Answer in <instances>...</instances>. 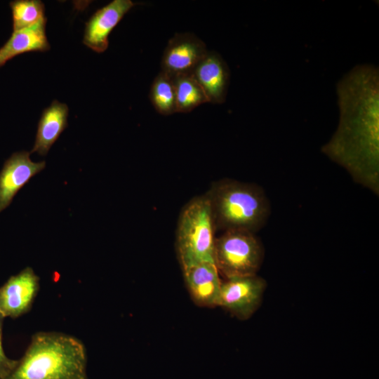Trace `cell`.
Masks as SVG:
<instances>
[{
  "mask_svg": "<svg viewBox=\"0 0 379 379\" xmlns=\"http://www.w3.org/2000/svg\"><path fill=\"white\" fill-rule=\"evenodd\" d=\"M46 21L45 18L32 26L13 31L9 39L0 48V67L22 53L48 51L50 44L46 34Z\"/></svg>",
  "mask_w": 379,
  "mask_h": 379,
  "instance_id": "4fadbf2b",
  "label": "cell"
},
{
  "mask_svg": "<svg viewBox=\"0 0 379 379\" xmlns=\"http://www.w3.org/2000/svg\"><path fill=\"white\" fill-rule=\"evenodd\" d=\"M4 317L0 313V379H6L16 367L18 359L8 357L3 347Z\"/></svg>",
  "mask_w": 379,
  "mask_h": 379,
  "instance_id": "ac0fdd59",
  "label": "cell"
},
{
  "mask_svg": "<svg viewBox=\"0 0 379 379\" xmlns=\"http://www.w3.org/2000/svg\"><path fill=\"white\" fill-rule=\"evenodd\" d=\"M340 119L321 152L355 182L379 193V71L358 65L337 84Z\"/></svg>",
  "mask_w": 379,
  "mask_h": 379,
  "instance_id": "6da1fadb",
  "label": "cell"
},
{
  "mask_svg": "<svg viewBox=\"0 0 379 379\" xmlns=\"http://www.w3.org/2000/svg\"><path fill=\"white\" fill-rule=\"evenodd\" d=\"M175 90L176 112L186 113L208 102L199 83L191 74L173 77Z\"/></svg>",
  "mask_w": 379,
  "mask_h": 379,
  "instance_id": "9a60e30c",
  "label": "cell"
},
{
  "mask_svg": "<svg viewBox=\"0 0 379 379\" xmlns=\"http://www.w3.org/2000/svg\"><path fill=\"white\" fill-rule=\"evenodd\" d=\"M86 347L77 338L39 331L6 379H88Z\"/></svg>",
  "mask_w": 379,
  "mask_h": 379,
  "instance_id": "7a4b0ae2",
  "label": "cell"
},
{
  "mask_svg": "<svg viewBox=\"0 0 379 379\" xmlns=\"http://www.w3.org/2000/svg\"><path fill=\"white\" fill-rule=\"evenodd\" d=\"M39 280L33 269L27 267L0 287V313L4 318L16 319L32 309L39 291Z\"/></svg>",
  "mask_w": 379,
  "mask_h": 379,
  "instance_id": "52a82bcc",
  "label": "cell"
},
{
  "mask_svg": "<svg viewBox=\"0 0 379 379\" xmlns=\"http://www.w3.org/2000/svg\"><path fill=\"white\" fill-rule=\"evenodd\" d=\"M149 100L155 110L168 116L176 112L173 78L163 71L154 78L149 91Z\"/></svg>",
  "mask_w": 379,
  "mask_h": 379,
  "instance_id": "2e32d148",
  "label": "cell"
},
{
  "mask_svg": "<svg viewBox=\"0 0 379 379\" xmlns=\"http://www.w3.org/2000/svg\"><path fill=\"white\" fill-rule=\"evenodd\" d=\"M191 74L202 88L208 102H225L230 73L227 63L219 53L208 51Z\"/></svg>",
  "mask_w": 379,
  "mask_h": 379,
  "instance_id": "8fae6325",
  "label": "cell"
},
{
  "mask_svg": "<svg viewBox=\"0 0 379 379\" xmlns=\"http://www.w3.org/2000/svg\"><path fill=\"white\" fill-rule=\"evenodd\" d=\"M9 5L13 31L32 26L46 18L44 4L39 0H15Z\"/></svg>",
  "mask_w": 379,
  "mask_h": 379,
  "instance_id": "e0dca14e",
  "label": "cell"
},
{
  "mask_svg": "<svg viewBox=\"0 0 379 379\" xmlns=\"http://www.w3.org/2000/svg\"><path fill=\"white\" fill-rule=\"evenodd\" d=\"M265 281L255 275L226 279L222 282L218 306L241 320L250 318L261 303Z\"/></svg>",
  "mask_w": 379,
  "mask_h": 379,
  "instance_id": "8992f818",
  "label": "cell"
},
{
  "mask_svg": "<svg viewBox=\"0 0 379 379\" xmlns=\"http://www.w3.org/2000/svg\"><path fill=\"white\" fill-rule=\"evenodd\" d=\"M215 230H244L255 233L266 222L270 204L264 191L253 184L221 180L205 194Z\"/></svg>",
  "mask_w": 379,
  "mask_h": 379,
  "instance_id": "3957f363",
  "label": "cell"
},
{
  "mask_svg": "<svg viewBox=\"0 0 379 379\" xmlns=\"http://www.w3.org/2000/svg\"><path fill=\"white\" fill-rule=\"evenodd\" d=\"M30 152L13 153L4 163L0 171V212L12 202L16 194L46 166L45 161L33 162Z\"/></svg>",
  "mask_w": 379,
  "mask_h": 379,
  "instance_id": "30bf717a",
  "label": "cell"
},
{
  "mask_svg": "<svg viewBox=\"0 0 379 379\" xmlns=\"http://www.w3.org/2000/svg\"><path fill=\"white\" fill-rule=\"evenodd\" d=\"M69 108L56 100L44 109L38 124L36 140L30 153L45 156L67 126Z\"/></svg>",
  "mask_w": 379,
  "mask_h": 379,
  "instance_id": "5bb4252c",
  "label": "cell"
},
{
  "mask_svg": "<svg viewBox=\"0 0 379 379\" xmlns=\"http://www.w3.org/2000/svg\"><path fill=\"white\" fill-rule=\"evenodd\" d=\"M215 227L206 195L194 198L182 210L177 227L176 248L182 268L214 262Z\"/></svg>",
  "mask_w": 379,
  "mask_h": 379,
  "instance_id": "277c9868",
  "label": "cell"
},
{
  "mask_svg": "<svg viewBox=\"0 0 379 379\" xmlns=\"http://www.w3.org/2000/svg\"><path fill=\"white\" fill-rule=\"evenodd\" d=\"M205 43L190 32L176 33L168 41L161 58V71L173 78L191 74L207 54Z\"/></svg>",
  "mask_w": 379,
  "mask_h": 379,
  "instance_id": "ba28073f",
  "label": "cell"
},
{
  "mask_svg": "<svg viewBox=\"0 0 379 379\" xmlns=\"http://www.w3.org/2000/svg\"><path fill=\"white\" fill-rule=\"evenodd\" d=\"M135 5L131 0H114L97 10L86 23L84 44L98 53L105 51L111 32Z\"/></svg>",
  "mask_w": 379,
  "mask_h": 379,
  "instance_id": "9c48e42d",
  "label": "cell"
},
{
  "mask_svg": "<svg viewBox=\"0 0 379 379\" xmlns=\"http://www.w3.org/2000/svg\"><path fill=\"white\" fill-rule=\"evenodd\" d=\"M262 258V246L253 232L230 230L215 238V265L226 279L255 275Z\"/></svg>",
  "mask_w": 379,
  "mask_h": 379,
  "instance_id": "5b68a950",
  "label": "cell"
},
{
  "mask_svg": "<svg viewBox=\"0 0 379 379\" xmlns=\"http://www.w3.org/2000/svg\"><path fill=\"white\" fill-rule=\"evenodd\" d=\"M182 270L185 282L193 302L199 307L218 306L222 281L215 263H197Z\"/></svg>",
  "mask_w": 379,
  "mask_h": 379,
  "instance_id": "7c38bea8",
  "label": "cell"
}]
</instances>
